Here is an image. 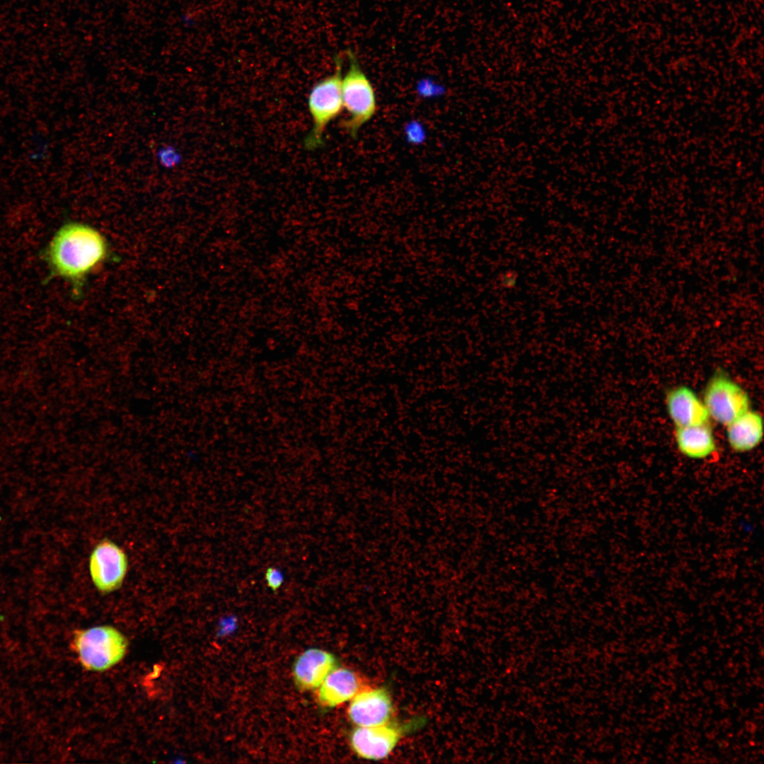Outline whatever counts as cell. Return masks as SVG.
I'll return each mask as SVG.
<instances>
[{"label":"cell","mask_w":764,"mask_h":764,"mask_svg":"<svg viewBox=\"0 0 764 764\" xmlns=\"http://www.w3.org/2000/svg\"><path fill=\"white\" fill-rule=\"evenodd\" d=\"M400 737V730L387 723L373 727H357L350 734L349 743L358 756L378 760L389 756Z\"/></svg>","instance_id":"cell-8"},{"label":"cell","mask_w":764,"mask_h":764,"mask_svg":"<svg viewBox=\"0 0 764 764\" xmlns=\"http://www.w3.org/2000/svg\"><path fill=\"white\" fill-rule=\"evenodd\" d=\"M48 269L47 279H62L79 299L88 277L112 257L105 236L95 227L69 221L60 226L42 253Z\"/></svg>","instance_id":"cell-1"},{"label":"cell","mask_w":764,"mask_h":764,"mask_svg":"<svg viewBox=\"0 0 764 764\" xmlns=\"http://www.w3.org/2000/svg\"><path fill=\"white\" fill-rule=\"evenodd\" d=\"M129 567L124 550L113 541L105 538L93 549L88 562L91 580L96 589L107 594L119 589Z\"/></svg>","instance_id":"cell-6"},{"label":"cell","mask_w":764,"mask_h":764,"mask_svg":"<svg viewBox=\"0 0 764 764\" xmlns=\"http://www.w3.org/2000/svg\"><path fill=\"white\" fill-rule=\"evenodd\" d=\"M335 62V72L316 83L308 96L307 105L312 126L303 140V146L308 151H314L323 146L327 127L344 109L341 57L337 56Z\"/></svg>","instance_id":"cell-3"},{"label":"cell","mask_w":764,"mask_h":764,"mask_svg":"<svg viewBox=\"0 0 764 764\" xmlns=\"http://www.w3.org/2000/svg\"><path fill=\"white\" fill-rule=\"evenodd\" d=\"M357 674L349 668L335 667L317 688L316 698L319 705L335 707L347 701L361 689Z\"/></svg>","instance_id":"cell-11"},{"label":"cell","mask_w":764,"mask_h":764,"mask_svg":"<svg viewBox=\"0 0 764 764\" xmlns=\"http://www.w3.org/2000/svg\"><path fill=\"white\" fill-rule=\"evenodd\" d=\"M726 427L729 447L736 453H745L756 448L763 439L761 415L749 409Z\"/></svg>","instance_id":"cell-12"},{"label":"cell","mask_w":764,"mask_h":764,"mask_svg":"<svg viewBox=\"0 0 764 764\" xmlns=\"http://www.w3.org/2000/svg\"><path fill=\"white\" fill-rule=\"evenodd\" d=\"M156 156L161 166L166 169L176 166L182 159L180 153L170 145L161 147L156 153Z\"/></svg>","instance_id":"cell-14"},{"label":"cell","mask_w":764,"mask_h":764,"mask_svg":"<svg viewBox=\"0 0 764 764\" xmlns=\"http://www.w3.org/2000/svg\"><path fill=\"white\" fill-rule=\"evenodd\" d=\"M388 692L382 688L361 689L350 700L349 720L357 727H373L388 723L393 714Z\"/></svg>","instance_id":"cell-7"},{"label":"cell","mask_w":764,"mask_h":764,"mask_svg":"<svg viewBox=\"0 0 764 764\" xmlns=\"http://www.w3.org/2000/svg\"><path fill=\"white\" fill-rule=\"evenodd\" d=\"M702 400L710 417L724 426L750 409L747 392L720 371L708 381Z\"/></svg>","instance_id":"cell-5"},{"label":"cell","mask_w":764,"mask_h":764,"mask_svg":"<svg viewBox=\"0 0 764 764\" xmlns=\"http://www.w3.org/2000/svg\"><path fill=\"white\" fill-rule=\"evenodd\" d=\"M265 579L268 587L273 591H276L279 589L284 580L282 572L273 567H268L266 569Z\"/></svg>","instance_id":"cell-15"},{"label":"cell","mask_w":764,"mask_h":764,"mask_svg":"<svg viewBox=\"0 0 764 764\" xmlns=\"http://www.w3.org/2000/svg\"><path fill=\"white\" fill-rule=\"evenodd\" d=\"M347 57L349 67L342 79V102L347 118L341 125L352 137H356L362 126L375 115L376 98L373 86L355 54L348 51Z\"/></svg>","instance_id":"cell-4"},{"label":"cell","mask_w":764,"mask_h":764,"mask_svg":"<svg viewBox=\"0 0 764 764\" xmlns=\"http://www.w3.org/2000/svg\"><path fill=\"white\" fill-rule=\"evenodd\" d=\"M665 403L675 427L710 423V417L702 400L688 386H678L668 390Z\"/></svg>","instance_id":"cell-9"},{"label":"cell","mask_w":764,"mask_h":764,"mask_svg":"<svg viewBox=\"0 0 764 764\" xmlns=\"http://www.w3.org/2000/svg\"><path fill=\"white\" fill-rule=\"evenodd\" d=\"M676 446L686 458L702 460L712 456L717 444L710 423L689 427H676L674 432Z\"/></svg>","instance_id":"cell-13"},{"label":"cell","mask_w":764,"mask_h":764,"mask_svg":"<svg viewBox=\"0 0 764 764\" xmlns=\"http://www.w3.org/2000/svg\"><path fill=\"white\" fill-rule=\"evenodd\" d=\"M335 666V658L330 652L318 648L306 649L294 663V683L301 690L317 689Z\"/></svg>","instance_id":"cell-10"},{"label":"cell","mask_w":764,"mask_h":764,"mask_svg":"<svg viewBox=\"0 0 764 764\" xmlns=\"http://www.w3.org/2000/svg\"><path fill=\"white\" fill-rule=\"evenodd\" d=\"M71 646L83 668L103 672L123 659L128 640L117 628L102 625L75 630Z\"/></svg>","instance_id":"cell-2"}]
</instances>
